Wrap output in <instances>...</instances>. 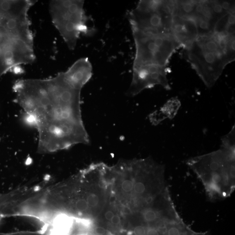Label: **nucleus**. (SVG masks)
<instances>
[{
  "label": "nucleus",
  "instance_id": "1",
  "mask_svg": "<svg viewBox=\"0 0 235 235\" xmlns=\"http://www.w3.org/2000/svg\"><path fill=\"white\" fill-rule=\"evenodd\" d=\"M89 81L83 70L71 66L52 78L20 79L15 83L16 102L38 130L40 151L89 143L81 106V91Z\"/></svg>",
  "mask_w": 235,
  "mask_h": 235
},
{
  "label": "nucleus",
  "instance_id": "14",
  "mask_svg": "<svg viewBox=\"0 0 235 235\" xmlns=\"http://www.w3.org/2000/svg\"><path fill=\"white\" fill-rule=\"evenodd\" d=\"M147 235H159V233L157 230L153 228H150L146 231Z\"/></svg>",
  "mask_w": 235,
  "mask_h": 235
},
{
  "label": "nucleus",
  "instance_id": "5",
  "mask_svg": "<svg viewBox=\"0 0 235 235\" xmlns=\"http://www.w3.org/2000/svg\"><path fill=\"white\" fill-rule=\"evenodd\" d=\"M173 8L174 1H140L128 13L131 29L145 32L171 34Z\"/></svg>",
  "mask_w": 235,
  "mask_h": 235
},
{
  "label": "nucleus",
  "instance_id": "10",
  "mask_svg": "<svg viewBox=\"0 0 235 235\" xmlns=\"http://www.w3.org/2000/svg\"><path fill=\"white\" fill-rule=\"evenodd\" d=\"M144 219L147 222H152L155 220L157 218L156 213L153 211L148 210L144 214Z\"/></svg>",
  "mask_w": 235,
  "mask_h": 235
},
{
  "label": "nucleus",
  "instance_id": "9",
  "mask_svg": "<svg viewBox=\"0 0 235 235\" xmlns=\"http://www.w3.org/2000/svg\"><path fill=\"white\" fill-rule=\"evenodd\" d=\"M88 207L87 201L84 199H79L76 203V207L80 211H85Z\"/></svg>",
  "mask_w": 235,
  "mask_h": 235
},
{
  "label": "nucleus",
  "instance_id": "15",
  "mask_svg": "<svg viewBox=\"0 0 235 235\" xmlns=\"http://www.w3.org/2000/svg\"><path fill=\"white\" fill-rule=\"evenodd\" d=\"M111 223L114 225H118L120 223L121 220L118 216H114L111 220Z\"/></svg>",
  "mask_w": 235,
  "mask_h": 235
},
{
  "label": "nucleus",
  "instance_id": "6",
  "mask_svg": "<svg viewBox=\"0 0 235 235\" xmlns=\"http://www.w3.org/2000/svg\"><path fill=\"white\" fill-rule=\"evenodd\" d=\"M159 85L167 90L171 89L166 68L157 66H145L133 69V75L127 93L134 96L145 89Z\"/></svg>",
  "mask_w": 235,
  "mask_h": 235
},
{
  "label": "nucleus",
  "instance_id": "19",
  "mask_svg": "<svg viewBox=\"0 0 235 235\" xmlns=\"http://www.w3.org/2000/svg\"><path fill=\"white\" fill-rule=\"evenodd\" d=\"M116 200V197L114 196H112L110 198V201L111 203H114Z\"/></svg>",
  "mask_w": 235,
  "mask_h": 235
},
{
  "label": "nucleus",
  "instance_id": "8",
  "mask_svg": "<svg viewBox=\"0 0 235 235\" xmlns=\"http://www.w3.org/2000/svg\"><path fill=\"white\" fill-rule=\"evenodd\" d=\"M87 202L88 206L94 207L98 204L99 202V199L98 196L94 194L89 195L87 198Z\"/></svg>",
  "mask_w": 235,
  "mask_h": 235
},
{
  "label": "nucleus",
  "instance_id": "18",
  "mask_svg": "<svg viewBox=\"0 0 235 235\" xmlns=\"http://www.w3.org/2000/svg\"><path fill=\"white\" fill-rule=\"evenodd\" d=\"M152 200H153V199H152V197H148L146 198V202L148 203H150L152 201Z\"/></svg>",
  "mask_w": 235,
  "mask_h": 235
},
{
  "label": "nucleus",
  "instance_id": "2",
  "mask_svg": "<svg viewBox=\"0 0 235 235\" xmlns=\"http://www.w3.org/2000/svg\"><path fill=\"white\" fill-rule=\"evenodd\" d=\"M185 49L186 58L208 88L215 84L235 59V33L215 32L199 36Z\"/></svg>",
  "mask_w": 235,
  "mask_h": 235
},
{
  "label": "nucleus",
  "instance_id": "3",
  "mask_svg": "<svg viewBox=\"0 0 235 235\" xmlns=\"http://www.w3.org/2000/svg\"><path fill=\"white\" fill-rule=\"evenodd\" d=\"M84 1H52L49 10L52 22L70 50H74L81 34L90 35L93 28L88 26Z\"/></svg>",
  "mask_w": 235,
  "mask_h": 235
},
{
  "label": "nucleus",
  "instance_id": "12",
  "mask_svg": "<svg viewBox=\"0 0 235 235\" xmlns=\"http://www.w3.org/2000/svg\"><path fill=\"white\" fill-rule=\"evenodd\" d=\"M135 191L137 193L141 194L144 192L145 187L143 183L138 182L136 183L134 186Z\"/></svg>",
  "mask_w": 235,
  "mask_h": 235
},
{
  "label": "nucleus",
  "instance_id": "7",
  "mask_svg": "<svg viewBox=\"0 0 235 235\" xmlns=\"http://www.w3.org/2000/svg\"><path fill=\"white\" fill-rule=\"evenodd\" d=\"M170 32L184 48L190 46L199 36L196 24L192 18L175 12L172 18Z\"/></svg>",
  "mask_w": 235,
  "mask_h": 235
},
{
  "label": "nucleus",
  "instance_id": "4",
  "mask_svg": "<svg viewBox=\"0 0 235 235\" xmlns=\"http://www.w3.org/2000/svg\"><path fill=\"white\" fill-rule=\"evenodd\" d=\"M135 46L133 69L145 66L166 68L177 49L182 47L172 34L145 32L131 29Z\"/></svg>",
  "mask_w": 235,
  "mask_h": 235
},
{
  "label": "nucleus",
  "instance_id": "13",
  "mask_svg": "<svg viewBox=\"0 0 235 235\" xmlns=\"http://www.w3.org/2000/svg\"><path fill=\"white\" fill-rule=\"evenodd\" d=\"M134 233L135 235H145L146 230L142 226H137L134 229Z\"/></svg>",
  "mask_w": 235,
  "mask_h": 235
},
{
  "label": "nucleus",
  "instance_id": "17",
  "mask_svg": "<svg viewBox=\"0 0 235 235\" xmlns=\"http://www.w3.org/2000/svg\"><path fill=\"white\" fill-rule=\"evenodd\" d=\"M114 216L113 213L112 212L109 211L105 213V217L106 220H111Z\"/></svg>",
  "mask_w": 235,
  "mask_h": 235
},
{
  "label": "nucleus",
  "instance_id": "11",
  "mask_svg": "<svg viewBox=\"0 0 235 235\" xmlns=\"http://www.w3.org/2000/svg\"><path fill=\"white\" fill-rule=\"evenodd\" d=\"M122 189L126 192L131 191L133 188V183L129 180L124 181L121 185Z\"/></svg>",
  "mask_w": 235,
  "mask_h": 235
},
{
  "label": "nucleus",
  "instance_id": "16",
  "mask_svg": "<svg viewBox=\"0 0 235 235\" xmlns=\"http://www.w3.org/2000/svg\"><path fill=\"white\" fill-rule=\"evenodd\" d=\"M95 232L97 234L99 235H104L105 234L106 231L105 229L102 227H97L95 230Z\"/></svg>",
  "mask_w": 235,
  "mask_h": 235
}]
</instances>
